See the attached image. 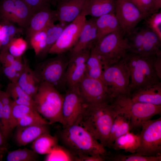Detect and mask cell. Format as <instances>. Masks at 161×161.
Masks as SVG:
<instances>
[{
    "label": "cell",
    "mask_w": 161,
    "mask_h": 161,
    "mask_svg": "<svg viewBox=\"0 0 161 161\" xmlns=\"http://www.w3.org/2000/svg\"><path fill=\"white\" fill-rule=\"evenodd\" d=\"M6 92L13 100L23 99L34 102L33 98L27 95L17 82H11L7 86Z\"/></svg>",
    "instance_id": "cell-40"
},
{
    "label": "cell",
    "mask_w": 161,
    "mask_h": 161,
    "mask_svg": "<svg viewBox=\"0 0 161 161\" xmlns=\"http://www.w3.org/2000/svg\"><path fill=\"white\" fill-rule=\"evenodd\" d=\"M34 14L24 0H0V18L25 30Z\"/></svg>",
    "instance_id": "cell-10"
},
{
    "label": "cell",
    "mask_w": 161,
    "mask_h": 161,
    "mask_svg": "<svg viewBox=\"0 0 161 161\" xmlns=\"http://www.w3.org/2000/svg\"><path fill=\"white\" fill-rule=\"evenodd\" d=\"M91 47L70 55L66 73L68 89H78L79 84L86 75V63Z\"/></svg>",
    "instance_id": "cell-14"
},
{
    "label": "cell",
    "mask_w": 161,
    "mask_h": 161,
    "mask_svg": "<svg viewBox=\"0 0 161 161\" xmlns=\"http://www.w3.org/2000/svg\"><path fill=\"white\" fill-rule=\"evenodd\" d=\"M116 0H86L81 13L97 18L115 12Z\"/></svg>",
    "instance_id": "cell-20"
},
{
    "label": "cell",
    "mask_w": 161,
    "mask_h": 161,
    "mask_svg": "<svg viewBox=\"0 0 161 161\" xmlns=\"http://www.w3.org/2000/svg\"><path fill=\"white\" fill-rule=\"evenodd\" d=\"M48 125L41 124L16 127L15 139L16 143L20 146H25L32 142L41 134L49 133Z\"/></svg>",
    "instance_id": "cell-19"
},
{
    "label": "cell",
    "mask_w": 161,
    "mask_h": 161,
    "mask_svg": "<svg viewBox=\"0 0 161 161\" xmlns=\"http://www.w3.org/2000/svg\"><path fill=\"white\" fill-rule=\"evenodd\" d=\"M60 0H55V5H56V3L58 1H60Z\"/></svg>",
    "instance_id": "cell-53"
},
{
    "label": "cell",
    "mask_w": 161,
    "mask_h": 161,
    "mask_svg": "<svg viewBox=\"0 0 161 161\" xmlns=\"http://www.w3.org/2000/svg\"><path fill=\"white\" fill-rule=\"evenodd\" d=\"M3 71L5 75L12 82H17L21 74L17 72L11 64L2 65Z\"/></svg>",
    "instance_id": "cell-44"
},
{
    "label": "cell",
    "mask_w": 161,
    "mask_h": 161,
    "mask_svg": "<svg viewBox=\"0 0 161 161\" xmlns=\"http://www.w3.org/2000/svg\"><path fill=\"white\" fill-rule=\"evenodd\" d=\"M78 89L86 106L111 103L113 100L101 80L86 75L80 83Z\"/></svg>",
    "instance_id": "cell-11"
},
{
    "label": "cell",
    "mask_w": 161,
    "mask_h": 161,
    "mask_svg": "<svg viewBox=\"0 0 161 161\" xmlns=\"http://www.w3.org/2000/svg\"><path fill=\"white\" fill-rule=\"evenodd\" d=\"M59 138L64 146L73 155L75 161L86 156L104 157L108 152L105 147L89 132L77 124L63 126Z\"/></svg>",
    "instance_id": "cell-1"
},
{
    "label": "cell",
    "mask_w": 161,
    "mask_h": 161,
    "mask_svg": "<svg viewBox=\"0 0 161 161\" xmlns=\"http://www.w3.org/2000/svg\"><path fill=\"white\" fill-rule=\"evenodd\" d=\"M103 69V64L100 58L91 48L90 54L86 63V75L101 80Z\"/></svg>",
    "instance_id": "cell-29"
},
{
    "label": "cell",
    "mask_w": 161,
    "mask_h": 161,
    "mask_svg": "<svg viewBox=\"0 0 161 161\" xmlns=\"http://www.w3.org/2000/svg\"><path fill=\"white\" fill-rule=\"evenodd\" d=\"M24 69L17 83L21 89L33 98L38 92L40 82L35 72L30 67L27 60L24 58Z\"/></svg>",
    "instance_id": "cell-22"
},
{
    "label": "cell",
    "mask_w": 161,
    "mask_h": 161,
    "mask_svg": "<svg viewBox=\"0 0 161 161\" xmlns=\"http://www.w3.org/2000/svg\"><path fill=\"white\" fill-rule=\"evenodd\" d=\"M30 7L34 13L40 10L55 6V0H24Z\"/></svg>",
    "instance_id": "cell-41"
},
{
    "label": "cell",
    "mask_w": 161,
    "mask_h": 161,
    "mask_svg": "<svg viewBox=\"0 0 161 161\" xmlns=\"http://www.w3.org/2000/svg\"><path fill=\"white\" fill-rule=\"evenodd\" d=\"M46 155L45 161H75L74 156L68 150L58 145Z\"/></svg>",
    "instance_id": "cell-36"
},
{
    "label": "cell",
    "mask_w": 161,
    "mask_h": 161,
    "mask_svg": "<svg viewBox=\"0 0 161 161\" xmlns=\"http://www.w3.org/2000/svg\"><path fill=\"white\" fill-rule=\"evenodd\" d=\"M105 158V160L112 161H161V155L151 156L141 155L136 153L126 155L117 153L112 154L108 152Z\"/></svg>",
    "instance_id": "cell-32"
},
{
    "label": "cell",
    "mask_w": 161,
    "mask_h": 161,
    "mask_svg": "<svg viewBox=\"0 0 161 161\" xmlns=\"http://www.w3.org/2000/svg\"><path fill=\"white\" fill-rule=\"evenodd\" d=\"M101 80L112 100L120 96L130 97V72L126 57L104 67Z\"/></svg>",
    "instance_id": "cell-6"
},
{
    "label": "cell",
    "mask_w": 161,
    "mask_h": 161,
    "mask_svg": "<svg viewBox=\"0 0 161 161\" xmlns=\"http://www.w3.org/2000/svg\"><path fill=\"white\" fill-rule=\"evenodd\" d=\"M144 27H136L125 34L129 52L140 55L143 40Z\"/></svg>",
    "instance_id": "cell-28"
},
{
    "label": "cell",
    "mask_w": 161,
    "mask_h": 161,
    "mask_svg": "<svg viewBox=\"0 0 161 161\" xmlns=\"http://www.w3.org/2000/svg\"><path fill=\"white\" fill-rule=\"evenodd\" d=\"M112 103L117 114L124 113L129 117L131 130L141 126L144 122L161 114V106L134 102L126 96L114 98Z\"/></svg>",
    "instance_id": "cell-7"
},
{
    "label": "cell",
    "mask_w": 161,
    "mask_h": 161,
    "mask_svg": "<svg viewBox=\"0 0 161 161\" xmlns=\"http://www.w3.org/2000/svg\"><path fill=\"white\" fill-rule=\"evenodd\" d=\"M3 112H4V105L0 101V123L1 124V120H2V118L3 117Z\"/></svg>",
    "instance_id": "cell-51"
},
{
    "label": "cell",
    "mask_w": 161,
    "mask_h": 161,
    "mask_svg": "<svg viewBox=\"0 0 161 161\" xmlns=\"http://www.w3.org/2000/svg\"><path fill=\"white\" fill-rule=\"evenodd\" d=\"M141 127L140 145L135 153L146 156L161 155V117L145 121Z\"/></svg>",
    "instance_id": "cell-9"
},
{
    "label": "cell",
    "mask_w": 161,
    "mask_h": 161,
    "mask_svg": "<svg viewBox=\"0 0 161 161\" xmlns=\"http://www.w3.org/2000/svg\"><path fill=\"white\" fill-rule=\"evenodd\" d=\"M86 20V16L81 13L66 27L48 54L58 55L70 51L77 43Z\"/></svg>",
    "instance_id": "cell-12"
},
{
    "label": "cell",
    "mask_w": 161,
    "mask_h": 161,
    "mask_svg": "<svg viewBox=\"0 0 161 161\" xmlns=\"http://www.w3.org/2000/svg\"><path fill=\"white\" fill-rule=\"evenodd\" d=\"M157 55L144 56L128 52L126 59L130 72L131 94L161 82L154 67Z\"/></svg>",
    "instance_id": "cell-3"
},
{
    "label": "cell",
    "mask_w": 161,
    "mask_h": 161,
    "mask_svg": "<svg viewBox=\"0 0 161 161\" xmlns=\"http://www.w3.org/2000/svg\"><path fill=\"white\" fill-rule=\"evenodd\" d=\"M145 26L156 33L161 39V12L153 13L144 19Z\"/></svg>",
    "instance_id": "cell-39"
},
{
    "label": "cell",
    "mask_w": 161,
    "mask_h": 161,
    "mask_svg": "<svg viewBox=\"0 0 161 161\" xmlns=\"http://www.w3.org/2000/svg\"><path fill=\"white\" fill-rule=\"evenodd\" d=\"M0 90H1V89H0Z\"/></svg>",
    "instance_id": "cell-55"
},
{
    "label": "cell",
    "mask_w": 161,
    "mask_h": 161,
    "mask_svg": "<svg viewBox=\"0 0 161 161\" xmlns=\"http://www.w3.org/2000/svg\"><path fill=\"white\" fill-rule=\"evenodd\" d=\"M117 114L112 102L86 106L76 124L83 127L107 147L111 128Z\"/></svg>",
    "instance_id": "cell-2"
},
{
    "label": "cell",
    "mask_w": 161,
    "mask_h": 161,
    "mask_svg": "<svg viewBox=\"0 0 161 161\" xmlns=\"http://www.w3.org/2000/svg\"><path fill=\"white\" fill-rule=\"evenodd\" d=\"M41 124L49 125V123L48 121L36 111L20 119L18 122L16 127Z\"/></svg>",
    "instance_id": "cell-38"
},
{
    "label": "cell",
    "mask_w": 161,
    "mask_h": 161,
    "mask_svg": "<svg viewBox=\"0 0 161 161\" xmlns=\"http://www.w3.org/2000/svg\"><path fill=\"white\" fill-rule=\"evenodd\" d=\"M95 18H92L86 20L77 43L70 50V55L91 47L96 41L97 29Z\"/></svg>",
    "instance_id": "cell-18"
},
{
    "label": "cell",
    "mask_w": 161,
    "mask_h": 161,
    "mask_svg": "<svg viewBox=\"0 0 161 161\" xmlns=\"http://www.w3.org/2000/svg\"><path fill=\"white\" fill-rule=\"evenodd\" d=\"M57 21L55 10L51 8L45 9L35 13L25 30L27 41L35 33L46 30Z\"/></svg>",
    "instance_id": "cell-16"
},
{
    "label": "cell",
    "mask_w": 161,
    "mask_h": 161,
    "mask_svg": "<svg viewBox=\"0 0 161 161\" xmlns=\"http://www.w3.org/2000/svg\"><path fill=\"white\" fill-rule=\"evenodd\" d=\"M0 25L1 35L0 38V49L7 50L8 46L16 36L23 32L24 29L17 27L15 24L9 21L1 19Z\"/></svg>",
    "instance_id": "cell-27"
},
{
    "label": "cell",
    "mask_w": 161,
    "mask_h": 161,
    "mask_svg": "<svg viewBox=\"0 0 161 161\" xmlns=\"http://www.w3.org/2000/svg\"><path fill=\"white\" fill-rule=\"evenodd\" d=\"M91 48L100 58L103 68L124 58L129 52L127 41L122 30L105 35L95 42Z\"/></svg>",
    "instance_id": "cell-5"
},
{
    "label": "cell",
    "mask_w": 161,
    "mask_h": 161,
    "mask_svg": "<svg viewBox=\"0 0 161 161\" xmlns=\"http://www.w3.org/2000/svg\"><path fill=\"white\" fill-rule=\"evenodd\" d=\"M140 144V134L130 131L116 139L111 148L116 151L123 150L125 152L135 153Z\"/></svg>",
    "instance_id": "cell-25"
},
{
    "label": "cell",
    "mask_w": 161,
    "mask_h": 161,
    "mask_svg": "<svg viewBox=\"0 0 161 161\" xmlns=\"http://www.w3.org/2000/svg\"><path fill=\"white\" fill-rule=\"evenodd\" d=\"M1 124L0 123V151L3 152L7 150L8 145Z\"/></svg>",
    "instance_id": "cell-47"
},
{
    "label": "cell",
    "mask_w": 161,
    "mask_h": 161,
    "mask_svg": "<svg viewBox=\"0 0 161 161\" xmlns=\"http://www.w3.org/2000/svg\"><path fill=\"white\" fill-rule=\"evenodd\" d=\"M11 65L18 73L21 74L24 67V64L22 61V57L16 58L11 64Z\"/></svg>",
    "instance_id": "cell-46"
},
{
    "label": "cell",
    "mask_w": 161,
    "mask_h": 161,
    "mask_svg": "<svg viewBox=\"0 0 161 161\" xmlns=\"http://www.w3.org/2000/svg\"><path fill=\"white\" fill-rule=\"evenodd\" d=\"M11 110V104L4 105V112L1 120V125L4 135L6 139L11 131L10 127Z\"/></svg>",
    "instance_id": "cell-42"
},
{
    "label": "cell",
    "mask_w": 161,
    "mask_h": 161,
    "mask_svg": "<svg viewBox=\"0 0 161 161\" xmlns=\"http://www.w3.org/2000/svg\"><path fill=\"white\" fill-rule=\"evenodd\" d=\"M37 154L32 149H19L8 152L7 161H35L38 160Z\"/></svg>",
    "instance_id": "cell-33"
},
{
    "label": "cell",
    "mask_w": 161,
    "mask_h": 161,
    "mask_svg": "<svg viewBox=\"0 0 161 161\" xmlns=\"http://www.w3.org/2000/svg\"><path fill=\"white\" fill-rule=\"evenodd\" d=\"M86 0H64L57 1L55 6L57 21L69 24L81 13Z\"/></svg>",
    "instance_id": "cell-17"
},
{
    "label": "cell",
    "mask_w": 161,
    "mask_h": 161,
    "mask_svg": "<svg viewBox=\"0 0 161 161\" xmlns=\"http://www.w3.org/2000/svg\"><path fill=\"white\" fill-rule=\"evenodd\" d=\"M129 97L134 102L161 106V82L135 91Z\"/></svg>",
    "instance_id": "cell-21"
},
{
    "label": "cell",
    "mask_w": 161,
    "mask_h": 161,
    "mask_svg": "<svg viewBox=\"0 0 161 161\" xmlns=\"http://www.w3.org/2000/svg\"><path fill=\"white\" fill-rule=\"evenodd\" d=\"M58 138L56 136L51 135L49 133L41 134L32 142V149L37 154H47L58 145Z\"/></svg>",
    "instance_id": "cell-26"
},
{
    "label": "cell",
    "mask_w": 161,
    "mask_h": 161,
    "mask_svg": "<svg viewBox=\"0 0 161 161\" xmlns=\"http://www.w3.org/2000/svg\"><path fill=\"white\" fill-rule=\"evenodd\" d=\"M103 156L99 155L86 156L78 158L77 161H105Z\"/></svg>",
    "instance_id": "cell-48"
},
{
    "label": "cell",
    "mask_w": 161,
    "mask_h": 161,
    "mask_svg": "<svg viewBox=\"0 0 161 161\" xmlns=\"http://www.w3.org/2000/svg\"><path fill=\"white\" fill-rule=\"evenodd\" d=\"M68 24L59 22L57 24H52L46 29V46L40 56L44 57L48 54V52L50 48L56 42Z\"/></svg>",
    "instance_id": "cell-30"
},
{
    "label": "cell",
    "mask_w": 161,
    "mask_h": 161,
    "mask_svg": "<svg viewBox=\"0 0 161 161\" xmlns=\"http://www.w3.org/2000/svg\"><path fill=\"white\" fill-rule=\"evenodd\" d=\"M154 67L157 75L161 79V54L157 55L154 63Z\"/></svg>",
    "instance_id": "cell-50"
},
{
    "label": "cell",
    "mask_w": 161,
    "mask_h": 161,
    "mask_svg": "<svg viewBox=\"0 0 161 161\" xmlns=\"http://www.w3.org/2000/svg\"><path fill=\"white\" fill-rule=\"evenodd\" d=\"M33 99L36 110L49 124L59 123L63 125L64 96L55 87L46 82L41 83Z\"/></svg>",
    "instance_id": "cell-4"
},
{
    "label": "cell",
    "mask_w": 161,
    "mask_h": 161,
    "mask_svg": "<svg viewBox=\"0 0 161 161\" xmlns=\"http://www.w3.org/2000/svg\"><path fill=\"white\" fill-rule=\"evenodd\" d=\"M28 42L21 37H15L10 42L7 48L9 52L15 58L22 57L27 49Z\"/></svg>",
    "instance_id": "cell-37"
},
{
    "label": "cell",
    "mask_w": 161,
    "mask_h": 161,
    "mask_svg": "<svg viewBox=\"0 0 161 161\" xmlns=\"http://www.w3.org/2000/svg\"></svg>",
    "instance_id": "cell-54"
},
{
    "label": "cell",
    "mask_w": 161,
    "mask_h": 161,
    "mask_svg": "<svg viewBox=\"0 0 161 161\" xmlns=\"http://www.w3.org/2000/svg\"><path fill=\"white\" fill-rule=\"evenodd\" d=\"M86 106L78 89H68L64 96L62 112L63 126L76 124Z\"/></svg>",
    "instance_id": "cell-15"
},
{
    "label": "cell",
    "mask_w": 161,
    "mask_h": 161,
    "mask_svg": "<svg viewBox=\"0 0 161 161\" xmlns=\"http://www.w3.org/2000/svg\"><path fill=\"white\" fill-rule=\"evenodd\" d=\"M2 156L1 154H0V161L2 160Z\"/></svg>",
    "instance_id": "cell-52"
},
{
    "label": "cell",
    "mask_w": 161,
    "mask_h": 161,
    "mask_svg": "<svg viewBox=\"0 0 161 161\" xmlns=\"http://www.w3.org/2000/svg\"><path fill=\"white\" fill-rule=\"evenodd\" d=\"M126 114V116L124 120L121 123L109 143L108 146L109 148H111L114 142L116 139L130 132L131 130L130 118L128 115Z\"/></svg>",
    "instance_id": "cell-43"
},
{
    "label": "cell",
    "mask_w": 161,
    "mask_h": 161,
    "mask_svg": "<svg viewBox=\"0 0 161 161\" xmlns=\"http://www.w3.org/2000/svg\"><path fill=\"white\" fill-rule=\"evenodd\" d=\"M146 17L158 12L161 7V0H131Z\"/></svg>",
    "instance_id": "cell-34"
},
{
    "label": "cell",
    "mask_w": 161,
    "mask_h": 161,
    "mask_svg": "<svg viewBox=\"0 0 161 161\" xmlns=\"http://www.w3.org/2000/svg\"><path fill=\"white\" fill-rule=\"evenodd\" d=\"M15 58L8 50L0 51V64L2 65L11 64Z\"/></svg>",
    "instance_id": "cell-45"
},
{
    "label": "cell",
    "mask_w": 161,
    "mask_h": 161,
    "mask_svg": "<svg viewBox=\"0 0 161 161\" xmlns=\"http://www.w3.org/2000/svg\"><path fill=\"white\" fill-rule=\"evenodd\" d=\"M95 24L97 29L96 41L109 33L121 30L114 13L107 14L96 18Z\"/></svg>",
    "instance_id": "cell-23"
},
{
    "label": "cell",
    "mask_w": 161,
    "mask_h": 161,
    "mask_svg": "<svg viewBox=\"0 0 161 161\" xmlns=\"http://www.w3.org/2000/svg\"><path fill=\"white\" fill-rule=\"evenodd\" d=\"M161 39L148 27H144L143 40L140 55L148 56L161 54Z\"/></svg>",
    "instance_id": "cell-24"
},
{
    "label": "cell",
    "mask_w": 161,
    "mask_h": 161,
    "mask_svg": "<svg viewBox=\"0 0 161 161\" xmlns=\"http://www.w3.org/2000/svg\"><path fill=\"white\" fill-rule=\"evenodd\" d=\"M36 56H39L46 44V29L34 34L28 41Z\"/></svg>",
    "instance_id": "cell-35"
},
{
    "label": "cell",
    "mask_w": 161,
    "mask_h": 161,
    "mask_svg": "<svg viewBox=\"0 0 161 161\" xmlns=\"http://www.w3.org/2000/svg\"><path fill=\"white\" fill-rule=\"evenodd\" d=\"M57 55L39 63L34 71L40 83H49L59 91L66 86V73L69 60L64 53Z\"/></svg>",
    "instance_id": "cell-8"
},
{
    "label": "cell",
    "mask_w": 161,
    "mask_h": 161,
    "mask_svg": "<svg viewBox=\"0 0 161 161\" xmlns=\"http://www.w3.org/2000/svg\"><path fill=\"white\" fill-rule=\"evenodd\" d=\"M37 111L32 107L18 104L13 101L11 103L10 127L11 131L16 128L19 120L26 116Z\"/></svg>",
    "instance_id": "cell-31"
},
{
    "label": "cell",
    "mask_w": 161,
    "mask_h": 161,
    "mask_svg": "<svg viewBox=\"0 0 161 161\" xmlns=\"http://www.w3.org/2000/svg\"><path fill=\"white\" fill-rule=\"evenodd\" d=\"M12 101L13 100L6 91L0 90V101L3 105L11 104Z\"/></svg>",
    "instance_id": "cell-49"
},
{
    "label": "cell",
    "mask_w": 161,
    "mask_h": 161,
    "mask_svg": "<svg viewBox=\"0 0 161 161\" xmlns=\"http://www.w3.org/2000/svg\"><path fill=\"white\" fill-rule=\"evenodd\" d=\"M115 14L124 34L136 27L146 16L131 0H116Z\"/></svg>",
    "instance_id": "cell-13"
}]
</instances>
